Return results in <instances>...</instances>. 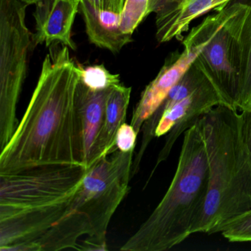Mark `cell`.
I'll return each instance as SVG.
<instances>
[{
	"label": "cell",
	"instance_id": "cell-1",
	"mask_svg": "<svg viewBox=\"0 0 251 251\" xmlns=\"http://www.w3.org/2000/svg\"><path fill=\"white\" fill-rule=\"evenodd\" d=\"M79 81L78 65L70 48L52 45L25 114L1 151L0 174L42 165L85 167Z\"/></svg>",
	"mask_w": 251,
	"mask_h": 251
},
{
	"label": "cell",
	"instance_id": "cell-2",
	"mask_svg": "<svg viewBox=\"0 0 251 251\" xmlns=\"http://www.w3.org/2000/svg\"><path fill=\"white\" fill-rule=\"evenodd\" d=\"M200 123L206 147L208 184L203 209L192 234H213L251 209V155L240 111L219 105Z\"/></svg>",
	"mask_w": 251,
	"mask_h": 251
},
{
	"label": "cell",
	"instance_id": "cell-3",
	"mask_svg": "<svg viewBox=\"0 0 251 251\" xmlns=\"http://www.w3.org/2000/svg\"><path fill=\"white\" fill-rule=\"evenodd\" d=\"M208 184V157L199 120L183 133L177 168L165 195L120 250L164 251L186 240L203 209Z\"/></svg>",
	"mask_w": 251,
	"mask_h": 251
},
{
	"label": "cell",
	"instance_id": "cell-4",
	"mask_svg": "<svg viewBox=\"0 0 251 251\" xmlns=\"http://www.w3.org/2000/svg\"><path fill=\"white\" fill-rule=\"evenodd\" d=\"M133 152L117 151L90 167L75 196L73 209L84 213L92 231L81 251H106L108 226L114 213L128 193Z\"/></svg>",
	"mask_w": 251,
	"mask_h": 251
},
{
	"label": "cell",
	"instance_id": "cell-5",
	"mask_svg": "<svg viewBox=\"0 0 251 251\" xmlns=\"http://www.w3.org/2000/svg\"><path fill=\"white\" fill-rule=\"evenodd\" d=\"M27 6L20 0H0V151L18 126L17 104L34 45L26 25Z\"/></svg>",
	"mask_w": 251,
	"mask_h": 251
},
{
	"label": "cell",
	"instance_id": "cell-6",
	"mask_svg": "<svg viewBox=\"0 0 251 251\" xmlns=\"http://www.w3.org/2000/svg\"><path fill=\"white\" fill-rule=\"evenodd\" d=\"M88 170L84 166L42 165L0 174V222L73 199Z\"/></svg>",
	"mask_w": 251,
	"mask_h": 251
},
{
	"label": "cell",
	"instance_id": "cell-7",
	"mask_svg": "<svg viewBox=\"0 0 251 251\" xmlns=\"http://www.w3.org/2000/svg\"><path fill=\"white\" fill-rule=\"evenodd\" d=\"M249 11L248 2H232L194 64L216 88L227 106L237 110L241 80L242 33Z\"/></svg>",
	"mask_w": 251,
	"mask_h": 251
},
{
	"label": "cell",
	"instance_id": "cell-8",
	"mask_svg": "<svg viewBox=\"0 0 251 251\" xmlns=\"http://www.w3.org/2000/svg\"><path fill=\"white\" fill-rule=\"evenodd\" d=\"M224 15V10L205 17L182 40L183 50L170 54L156 77L146 86L133 109L130 125L138 133L165 100L170 91L193 64L202 48L208 43Z\"/></svg>",
	"mask_w": 251,
	"mask_h": 251
},
{
	"label": "cell",
	"instance_id": "cell-9",
	"mask_svg": "<svg viewBox=\"0 0 251 251\" xmlns=\"http://www.w3.org/2000/svg\"><path fill=\"white\" fill-rule=\"evenodd\" d=\"M224 105V100L209 80L184 99L176 102L163 114L157 125L155 137L167 135L155 167L147 180L145 188L153 177L158 166L167 161L180 135L195 126L214 107ZM227 106V105H226Z\"/></svg>",
	"mask_w": 251,
	"mask_h": 251
},
{
	"label": "cell",
	"instance_id": "cell-10",
	"mask_svg": "<svg viewBox=\"0 0 251 251\" xmlns=\"http://www.w3.org/2000/svg\"><path fill=\"white\" fill-rule=\"evenodd\" d=\"M36 33L34 45L47 47L61 44L76 50L72 38L75 19L79 12V0H38L35 4Z\"/></svg>",
	"mask_w": 251,
	"mask_h": 251
},
{
	"label": "cell",
	"instance_id": "cell-11",
	"mask_svg": "<svg viewBox=\"0 0 251 251\" xmlns=\"http://www.w3.org/2000/svg\"><path fill=\"white\" fill-rule=\"evenodd\" d=\"M233 0H183L169 5L155 14L157 41L166 43L173 39L182 41L191 23L211 11L223 9Z\"/></svg>",
	"mask_w": 251,
	"mask_h": 251
},
{
	"label": "cell",
	"instance_id": "cell-12",
	"mask_svg": "<svg viewBox=\"0 0 251 251\" xmlns=\"http://www.w3.org/2000/svg\"><path fill=\"white\" fill-rule=\"evenodd\" d=\"M91 231L92 224L88 216L81 211L72 209L39 239L23 245L20 251L80 250V244L77 242L84 235L89 236Z\"/></svg>",
	"mask_w": 251,
	"mask_h": 251
},
{
	"label": "cell",
	"instance_id": "cell-13",
	"mask_svg": "<svg viewBox=\"0 0 251 251\" xmlns=\"http://www.w3.org/2000/svg\"><path fill=\"white\" fill-rule=\"evenodd\" d=\"M79 12L83 17L89 42L98 48L117 53L133 41L132 36L120 30L121 14L99 11L85 2H80Z\"/></svg>",
	"mask_w": 251,
	"mask_h": 251
},
{
	"label": "cell",
	"instance_id": "cell-14",
	"mask_svg": "<svg viewBox=\"0 0 251 251\" xmlns=\"http://www.w3.org/2000/svg\"><path fill=\"white\" fill-rule=\"evenodd\" d=\"M131 88L121 83L110 91L105 104L103 123L95 145L90 167L102 157L108 156L117 151L116 136L120 126L126 123Z\"/></svg>",
	"mask_w": 251,
	"mask_h": 251
},
{
	"label": "cell",
	"instance_id": "cell-15",
	"mask_svg": "<svg viewBox=\"0 0 251 251\" xmlns=\"http://www.w3.org/2000/svg\"><path fill=\"white\" fill-rule=\"evenodd\" d=\"M111 89L91 90L80 80L77 86L84 140L85 167L87 170L90 167L95 145L102 128L105 104Z\"/></svg>",
	"mask_w": 251,
	"mask_h": 251
},
{
	"label": "cell",
	"instance_id": "cell-16",
	"mask_svg": "<svg viewBox=\"0 0 251 251\" xmlns=\"http://www.w3.org/2000/svg\"><path fill=\"white\" fill-rule=\"evenodd\" d=\"M207 80L208 78L193 63L179 80L178 83L170 91L168 96L160 105L159 108L144 123L141 129L142 132V142L145 145H149L152 139L155 137L157 125L163 114L176 102L182 100L193 93Z\"/></svg>",
	"mask_w": 251,
	"mask_h": 251
},
{
	"label": "cell",
	"instance_id": "cell-17",
	"mask_svg": "<svg viewBox=\"0 0 251 251\" xmlns=\"http://www.w3.org/2000/svg\"><path fill=\"white\" fill-rule=\"evenodd\" d=\"M249 11L242 33L241 80L236 108L246 112L251 108V0L248 2Z\"/></svg>",
	"mask_w": 251,
	"mask_h": 251
},
{
	"label": "cell",
	"instance_id": "cell-18",
	"mask_svg": "<svg viewBox=\"0 0 251 251\" xmlns=\"http://www.w3.org/2000/svg\"><path fill=\"white\" fill-rule=\"evenodd\" d=\"M80 80L86 87L93 91L111 89L120 84L119 75L110 73L103 65H92L83 67L77 64Z\"/></svg>",
	"mask_w": 251,
	"mask_h": 251
},
{
	"label": "cell",
	"instance_id": "cell-19",
	"mask_svg": "<svg viewBox=\"0 0 251 251\" xmlns=\"http://www.w3.org/2000/svg\"><path fill=\"white\" fill-rule=\"evenodd\" d=\"M151 0H126L121 14L120 30L123 33L132 36L147 17L150 11Z\"/></svg>",
	"mask_w": 251,
	"mask_h": 251
},
{
	"label": "cell",
	"instance_id": "cell-20",
	"mask_svg": "<svg viewBox=\"0 0 251 251\" xmlns=\"http://www.w3.org/2000/svg\"><path fill=\"white\" fill-rule=\"evenodd\" d=\"M220 233L230 242H251V209L226 223Z\"/></svg>",
	"mask_w": 251,
	"mask_h": 251
},
{
	"label": "cell",
	"instance_id": "cell-21",
	"mask_svg": "<svg viewBox=\"0 0 251 251\" xmlns=\"http://www.w3.org/2000/svg\"><path fill=\"white\" fill-rule=\"evenodd\" d=\"M138 135L139 133L131 125L123 123L116 136L115 145L117 151L123 152L134 151Z\"/></svg>",
	"mask_w": 251,
	"mask_h": 251
},
{
	"label": "cell",
	"instance_id": "cell-22",
	"mask_svg": "<svg viewBox=\"0 0 251 251\" xmlns=\"http://www.w3.org/2000/svg\"><path fill=\"white\" fill-rule=\"evenodd\" d=\"M85 2L92 8L99 11H112L122 14L126 0H79Z\"/></svg>",
	"mask_w": 251,
	"mask_h": 251
},
{
	"label": "cell",
	"instance_id": "cell-23",
	"mask_svg": "<svg viewBox=\"0 0 251 251\" xmlns=\"http://www.w3.org/2000/svg\"><path fill=\"white\" fill-rule=\"evenodd\" d=\"M242 113L244 119V136L251 155V108L246 112Z\"/></svg>",
	"mask_w": 251,
	"mask_h": 251
},
{
	"label": "cell",
	"instance_id": "cell-24",
	"mask_svg": "<svg viewBox=\"0 0 251 251\" xmlns=\"http://www.w3.org/2000/svg\"><path fill=\"white\" fill-rule=\"evenodd\" d=\"M181 0H151L150 2V11L151 14L155 13L156 14L158 11H161L165 7L169 5H174L180 2Z\"/></svg>",
	"mask_w": 251,
	"mask_h": 251
},
{
	"label": "cell",
	"instance_id": "cell-25",
	"mask_svg": "<svg viewBox=\"0 0 251 251\" xmlns=\"http://www.w3.org/2000/svg\"><path fill=\"white\" fill-rule=\"evenodd\" d=\"M23 3L26 4L27 5H33V4H36L38 0H20Z\"/></svg>",
	"mask_w": 251,
	"mask_h": 251
},
{
	"label": "cell",
	"instance_id": "cell-26",
	"mask_svg": "<svg viewBox=\"0 0 251 251\" xmlns=\"http://www.w3.org/2000/svg\"><path fill=\"white\" fill-rule=\"evenodd\" d=\"M181 1H183V0H181ZM181 1H180V2H181ZM177 3H178V2H177ZM165 8H166V7H165Z\"/></svg>",
	"mask_w": 251,
	"mask_h": 251
}]
</instances>
